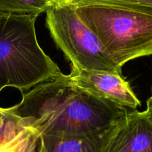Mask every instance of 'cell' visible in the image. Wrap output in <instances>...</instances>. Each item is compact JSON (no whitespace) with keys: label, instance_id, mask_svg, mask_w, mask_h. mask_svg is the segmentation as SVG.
<instances>
[{"label":"cell","instance_id":"1","mask_svg":"<svg viewBox=\"0 0 152 152\" xmlns=\"http://www.w3.org/2000/svg\"><path fill=\"white\" fill-rule=\"evenodd\" d=\"M22 94L7 110L39 136L99 134L130 111L77 87L63 74Z\"/></svg>","mask_w":152,"mask_h":152},{"label":"cell","instance_id":"2","mask_svg":"<svg viewBox=\"0 0 152 152\" xmlns=\"http://www.w3.org/2000/svg\"><path fill=\"white\" fill-rule=\"evenodd\" d=\"M39 15L0 12V91L13 87L25 93L63 74L37 41Z\"/></svg>","mask_w":152,"mask_h":152},{"label":"cell","instance_id":"3","mask_svg":"<svg viewBox=\"0 0 152 152\" xmlns=\"http://www.w3.org/2000/svg\"><path fill=\"white\" fill-rule=\"evenodd\" d=\"M74 6L121 68L132 59L152 56V10L105 4Z\"/></svg>","mask_w":152,"mask_h":152},{"label":"cell","instance_id":"4","mask_svg":"<svg viewBox=\"0 0 152 152\" xmlns=\"http://www.w3.org/2000/svg\"><path fill=\"white\" fill-rule=\"evenodd\" d=\"M46 13L51 36L72 68L122 74V68L79 17L73 4L65 0H54Z\"/></svg>","mask_w":152,"mask_h":152},{"label":"cell","instance_id":"5","mask_svg":"<svg viewBox=\"0 0 152 152\" xmlns=\"http://www.w3.org/2000/svg\"><path fill=\"white\" fill-rule=\"evenodd\" d=\"M100 152H152V120L147 111H129L112 126Z\"/></svg>","mask_w":152,"mask_h":152},{"label":"cell","instance_id":"6","mask_svg":"<svg viewBox=\"0 0 152 152\" xmlns=\"http://www.w3.org/2000/svg\"><path fill=\"white\" fill-rule=\"evenodd\" d=\"M68 77L77 87L116 105L132 110L141 105L129 83L122 74L72 67Z\"/></svg>","mask_w":152,"mask_h":152},{"label":"cell","instance_id":"7","mask_svg":"<svg viewBox=\"0 0 152 152\" xmlns=\"http://www.w3.org/2000/svg\"><path fill=\"white\" fill-rule=\"evenodd\" d=\"M40 136L7 108L0 111V152H38Z\"/></svg>","mask_w":152,"mask_h":152},{"label":"cell","instance_id":"8","mask_svg":"<svg viewBox=\"0 0 152 152\" xmlns=\"http://www.w3.org/2000/svg\"><path fill=\"white\" fill-rule=\"evenodd\" d=\"M106 132L86 136L42 135L39 138L38 152H100Z\"/></svg>","mask_w":152,"mask_h":152},{"label":"cell","instance_id":"9","mask_svg":"<svg viewBox=\"0 0 152 152\" xmlns=\"http://www.w3.org/2000/svg\"><path fill=\"white\" fill-rule=\"evenodd\" d=\"M73 5L84 4H105L152 10V0H65Z\"/></svg>","mask_w":152,"mask_h":152},{"label":"cell","instance_id":"10","mask_svg":"<svg viewBox=\"0 0 152 152\" xmlns=\"http://www.w3.org/2000/svg\"><path fill=\"white\" fill-rule=\"evenodd\" d=\"M147 108H146V111H147L148 116L150 117V118L152 120V96H151L148 98V99L147 100Z\"/></svg>","mask_w":152,"mask_h":152},{"label":"cell","instance_id":"11","mask_svg":"<svg viewBox=\"0 0 152 152\" xmlns=\"http://www.w3.org/2000/svg\"><path fill=\"white\" fill-rule=\"evenodd\" d=\"M151 96H152V88H151Z\"/></svg>","mask_w":152,"mask_h":152},{"label":"cell","instance_id":"12","mask_svg":"<svg viewBox=\"0 0 152 152\" xmlns=\"http://www.w3.org/2000/svg\"><path fill=\"white\" fill-rule=\"evenodd\" d=\"M1 107H0V111H1Z\"/></svg>","mask_w":152,"mask_h":152}]
</instances>
